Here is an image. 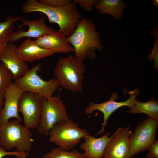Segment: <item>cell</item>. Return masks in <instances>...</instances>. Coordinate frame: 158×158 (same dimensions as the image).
I'll return each instance as SVG.
<instances>
[{
	"label": "cell",
	"instance_id": "3",
	"mask_svg": "<svg viewBox=\"0 0 158 158\" xmlns=\"http://www.w3.org/2000/svg\"><path fill=\"white\" fill-rule=\"evenodd\" d=\"M55 78L60 86L73 92H83L84 74L82 60L72 55L59 58L54 68Z\"/></svg>",
	"mask_w": 158,
	"mask_h": 158
},
{
	"label": "cell",
	"instance_id": "30",
	"mask_svg": "<svg viewBox=\"0 0 158 158\" xmlns=\"http://www.w3.org/2000/svg\"><path fill=\"white\" fill-rule=\"evenodd\" d=\"M152 4L154 6L156 7H158V0H152Z\"/></svg>",
	"mask_w": 158,
	"mask_h": 158
},
{
	"label": "cell",
	"instance_id": "15",
	"mask_svg": "<svg viewBox=\"0 0 158 158\" xmlns=\"http://www.w3.org/2000/svg\"><path fill=\"white\" fill-rule=\"evenodd\" d=\"M39 46L56 53L74 52L73 47L68 42L67 37L59 30L51 32L34 40Z\"/></svg>",
	"mask_w": 158,
	"mask_h": 158
},
{
	"label": "cell",
	"instance_id": "10",
	"mask_svg": "<svg viewBox=\"0 0 158 158\" xmlns=\"http://www.w3.org/2000/svg\"><path fill=\"white\" fill-rule=\"evenodd\" d=\"M139 91L136 89L133 91L129 92L130 97L127 100L122 102L115 101L118 97V94L114 92L112 93L110 99L107 101L100 103H96L90 102L89 105L86 108L85 113L87 115L91 114L94 111L98 110L103 114L104 121L102 123V125L101 130L98 132L97 135L104 133L105 127L107 121L110 115L118 108L124 106H127L130 108L133 105L135 98L138 94Z\"/></svg>",
	"mask_w": 158,
	"mask_h": 158
},
{
	"label": "cell",
	"instance_id": "12",
	"mask_svg": "<svg viewBox=\"0 0 158 158\" xmlns=\"http://www.w3.org/2000/svg\"><path fill=\"white\" fill-rule=\"evenodd\" d=\"M45 17L42 16L37 19L26 20L23 18L20 21L21 25L19 28L28 26V29L27 31L19 30L13 31L7 37L5 42H14L24 37H33L36 39L51 32L54 29L47 26L45 23Z\"/></svg>",
	"mask_w": 158,
	"mask_h": 158
},
{
	"label": "cell",
	"instance_id": "6",
	"mask_svg": "<svg viewBox=\"0 0 158 158\" xmlns=\"http://www.w3.org/2000/svg\"><path fill=\"white\" fill-rule=\"evenodd\" d=\"M69 119L65 106L59 95L44 97L40 121L37 130L40 134L48 136L55 124Z\"/></svg>",
	"mask_w": 158,
	"mask_h": 158
},
{
	"label": "cell",
	"instance_id": "17",
	"mask_svg": "<svg viewBox=\"0 0 158 158\" xmlns=\"http://www.w3.org/2000/svg\"><path fill=\"white\" fill-rule=\"evenodd\" d=\"M108 132L99 138H95L89 135L84 138V142L80 146L81 149L84 150L85 158H103V154L110 137Z\"/></svg>",
	"mask_w": 158,
	"mask_h": 158
},
{
	"label": "cell",
	"instance_id": "18",
	"mask_svg": "<svg viewBox=\"0 0 158 158\" xmlns=\"http://www.w3.org/2000/svg\"><path fill=\"white\" fill-rule=\"evenodd\" d=\"M127 6L121 0H99L95 8L101 14H109L116 20H121L123 11Z\"/></svg>",
	"mask_w": 158,
	"mask_h": 158
},
{
	"label": "cell",
	"instance_id": "21",
	"mask_svg": "<svg viewBox=\"0 0 158 158\" xmlns=\"http://www.w3.org/2000/svg\"><path fill=\"white\" fill-rule=\"evenodd\" d=\"M42 158H85L84 153L73 150L69 152L60 148H53L47 153L43 155Z\"/></svg>",
	"mask_w": 158,
	"mask_h": 158
},
{
	"label": "cell",
	"instance_id": "16",
	"mask_svg": "<svg viewBox=\"0 0 158 158\" xmlns=\"http://www.w3.org/2000/svg\"><path fill=\"white\" fill-rule=\"evenodd\" d=\"M17 53L24 61L31 62L52 55L56 53L43 48L37 45L34 40L29 38L24 41L17 49Z\"/></svg>",
	"mask_w": 158,
	"mask_h": 158
},
{
	"label": "cell",
	"instance_id": "23",
	"mask_svg": "<svg viewBox=\"0 0 158 158\" xmlns=\"http://www.w3.org/2000/svg\"><path fill=\"white\" fill-rule=\"evenodd\" d=\"M150 34L152 35L155 38V41L153 44L154 47L151 53L147 56L149 61L151 62L154 61V68L157 69L158 54V27H156L151 30L150 32Z\"/></svg>",
	"mask_w": 158,
	"mask_h": 158
},
{
	"label": "cell",
	"instance_id": "28",
	"mask_svg": "<svg viewBox=\"0 0 158 158\" xmlns=\"http://www.w3.org/2000/svg\"><path fill=\"white\" fill-rule=\"evenodd\" d=\"M4 93H0V114L4 106V102L3 101Z\"/></svg>",
	"mask_w": 158,
	"mask_h": 158
},
{
	"label": "cell",
	"instance_id": "13",
	"mask_svg": "<svg viewBox=\"0 0 158 158\" xmlns=\"http://www.w3.org/2000/svg\"><path fill=\"white\" fill-rule=\"evenodd\" d=\"M24 92L14 82L5 90L4 94V107L0 114V126L12 118L22 121L19 114L18 105L19 99Z\"/></svg>",
	"mask_w": 158,
	"mask_h": 158
},
{
	"label": "cell",
	"instance_id": "25",
	"mask_svg": "<svg viewBox=\"0 0 158 158\" xmlns=\"http://www.w3.org/2000/svg\"><path fill=\"white\" fill-rule=\"evenodd\" d=\"M29 155L28 153L23 152L18 150L8 152L5 148L2 147L0 144V158L7 156H13L17 158H25Z\"/></svg>",
	"mask_w": 158,
	"mask_h": 158
},
{
	"label": "cell",
	"instance_id": "26",
	"mask_svg": "<svg viewBox=\"0 0 158 158\" xmlns=\"http://www.w3.org/2000/svg\"><path fill=\"white\" fill-rule=\"evenodd\" d=\"M71 2L70 0H40L39 1L41 3L54 7L62 6Z\"/></svg>",
	"mask_w": 158,
	"mask_h": 158
},
{
	"label": "cell",
	"instance_id": "2",
	"mask_svg": "<svg viewBox=\"0 0 158 158\" xmlns=\"http://www.w3.org/2000/svg\"><path fill=\"white\" fill-rule=\"evenodd\" d=\"M67 39L74 49L75 56L82 60L85 58L93 60L96 51H101L103 48L95 25L86 17L80 20L74 32Z\"/></svg>",
	"mask_w": 158,
	"mask_h": 158
},
{
	"label": "cell",
	"instance_id": "14",
	"mask_svg": "<svg viewBox=\"0 0 158 158\" xmlns=\"http://www.w3.org/2000/svg\"><path fill=\"white\" fill-rule=\"evenodd\" d=\"M18 47L8 42L0 51V61L12 72L14 79L21 77L29 70L27 64L17 53Z\"/></svg>",
	"mask_w": 158,
	"mask_h": 158
},
{
	"label": "cell",
	"instance_id": "8",
	"mask_svg": "<svg viewBox=\"0 0 158 158\" xmlns=\"http://www.w3.org/2000/svg\"><path fill=\"white\" fill-rule=\"evenodd\" d=\"M158 120L148 117L139 123L130 137L131 157L144 152L156 140Z\"/></svg>",
	"mask_w": 158,
	"mask_h": 158
},
{
	"label": "cell",
	"instance_id": "1",
	"mask_svg": "<svg viewBox=\"0 0 158 158\" xmlns=\"http://www.w3.org/2000/svg\"><path fill=\"white\" fill-rule=\"evenodd\" d=\"M22 11L25 13L40 12L47 17L49 23L57 24L60 32L68 37L74 32L82 18L75 4L71 2L61 7L50 6L36 0H27L22 5Z\"/></svg>",
	"mask_w": 158,
	"mask_h": 158
},
{
	"label": "cell",
	"instance_id": "9",
	"mask_svg": "<svg viewBox=\"0 0 158 158\" xmlns=\"http://www.w3.org/2000/svg\"><path fill=\"white\" fill-rule=\"evenodd\" d=\"M43 98L36 93L24 92L19 99L18 112L23 115L24 126L30 129L36 128L39 124Z\"/></svg>",
	"mask_w": 158,
	"mask_h": 158
},
{
	"label": "cell",
	"instance_id": "24",
	"mask_svg": "<svg viewBox=\"0 0 158 158\" xmlns=\"http://www.w3.org/2000/svg\"><path fill=\"white\" fill-rule=\"evenodd\" d=\"M99 0H74L73 2L75 4H78L87 11H92L93 6H95Z\"/></svg>",
	"mask_w": 158,
	"mask_h": 158
},
{
	"label": "cell",
	"instance_id": "19",
	"mask_svg": "<svg viewBox=\"0 0 158 158\" xmlns=\"http://www.w3.org/2000/svg\"><path fill=\"white\" fill-rule=\"evenodd\" d=\"M127 112L131 114L144 113L149 117L158 120V102L152 99L145 102H140L135 99L133 106Z\"/></svg>",
	"mask_w": 158,
	"mask_h": 158
},
{
	"label": "cell",
	"instance_id": "29",
	"mask_svg": "<svg viewBox=\"0 0 158 158\" xmlns=\"http://www.w3.org/2000/svg\"><path fill=\"white\" fill-rule=\"evenodd\" d=\"M7 43L6 42L0 43V51L5 47Z\"/></svg>",
	"mask_w": 158,
	"mask_h": 158
},
{
	"label": "cell",
	"instance_id": "27",
	"mask_svg": "<svg viewBox=\"0 0 158 158\" xmlns=\"http://www.w3.org/2000/svg\"><path fill=\"white\" fill-rule=\"evenodd\" d=\"M146 157L148 158H158V141L156 140L148 148Z\"/></svg>",
	"mask_w": 158,
	"mask_h": 158
},
{
	"label": "cell",
	"instance_id": "22",
	"mask_svg": "<svg viewBox=\"0 0 158 158\" xmlns=\"http://www.w3.org/2000/svg\"><path fill=\"white\" fill-rule=\"evenodd\" d=\"M14 79L12 72L2 63L0 64V93L5 90L13 83Z\"/></svg>",
	"mask_w": 158,
	"mask_h": 158
},
{
	"label": "cell",
	"instance_id": "7",
	"mask_svg": "<svg viewBox=\"0 0 158 158\" xmlns=\"http://www.w3.org/2000/svg\"><path fill=\"white\" fill-rule=\"evenodd\" d=\"M41 69L39 63L14 82L24 92L36 93L45 98L52 96L60 86L54 77L48 81L43 80L37 74Z\"/></svg>",
	"mask_w": 158,
	"mask_h": 158
},
{
	"label": "cell",
	"instance_id": "5",
	"mask_svg": "<svg viewBox=\"0 0 158 158\" xmlns=\"http://www.w3.org/2000/svg\"><path fill=\"white\" fill-rule=\"evenodd\" d=\"M90 135L87 130L69 119L55 124L49 134V141L67 151L73 149L81 139Z\"/></svg>",
	"mask_w": 158,
	"mask_h": 158
},
{
	"label": "cell",
	"instance_id": "4",
	"mask_svg": "<svg viewBox=\"0 0 158 158\" xmlns=\"http://www.w3.org/2000/svg\"><path fill=\"white\" fill-rule=\"evenodd\" d=\"M16 119L9 120L0 126V144L6 150L16 148L17 150L28 153L34 140L30 129Z\"/></svg>",
	"mask_w": 158,
	"mask_h": 158
},
{
	"label": "cell",
	"instance_id": "20",
	"mask_svg": "<svg viewBox=\"0 0 158 158\" xmlns=\"http://www.w3.org/2000/svg\"><path fill=\"white\" fill-rule=\"evenodd\" d=\"M23 17L20 16L12 17L8 16L5 21L0 22V43L6 42V40L15 28L14 23L21 20Z\"/></svg>",
	"mask_w": 158,
	"mask_h": 158
},
{
	"label": "cell",
	"instance_id": "11",
	"mask_svg": "<svg viewBox=\"0 0 158 158\" xmlns=\"http://www.w3.org/2000/svg\"><path fill=\"white\" fill-rule=\"evenodd\" d=\"M131 133L129 126L119 127L111 136L103 157L104 158H131L130 137Z\"/></svg>",
	"mask_w": 158,
	"mask_h": 158
}]
</instances>
